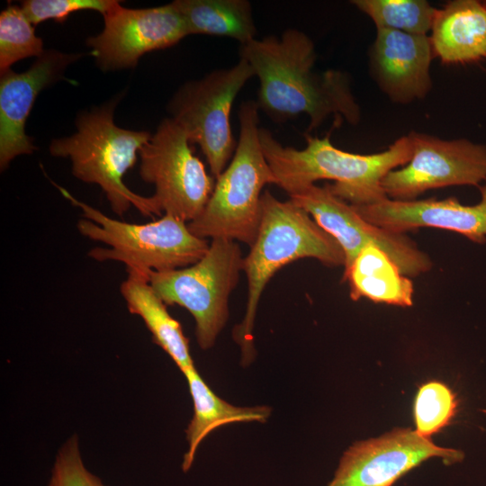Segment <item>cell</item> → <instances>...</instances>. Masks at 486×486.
<instances>
[{"label": "cell", "mask_w": 486, "mask_h": 486, "mask_svg": "<svg viewBox=\"0 0 486 486\" xmlns=\"http://www.w3.org/2000/svg\"><path fill=\"white\" fill-rule=\"evenodd\" d=\"M239 58L257 76L256 104L273 121L282 122L306 114L310 119L306 133L330 115L336 126L342 121L353 125L359 122L361 110L349 76L338 69L314 70L315 46L303 32L287 29L280 37L256 38L240 45Z\"/></svg>", "instance_id": "6da1fadb"}, {"label": "cell", "mask_w": 486, "mask_h": 486, "mask_svg": "<svg viewBox=\"0 0 486 486\" xmlns=\"http://www.w3.org/2000/svg\"><path fill=\"white\" fill-rule=\"evenodd\" d=\"M302 149L282 145L266 129L260 128L264 155L275 176L277 186L287 194L318 180L334 181L326 184L337 197L352 205H367L388 198L382 180L392 170L406 165L412 155L408 135L395 140L382 152L361 155L336 148L330 132L319 138L304 133Z\"/></svg>", "instance_id": "7a4b0ae2"}, {"label": "cell", "mask_w": 486, "mask_h": 486, "mask_svg": "<svg viewBox=\"0 0 486 486\" xmlns=\"http://www.w3.org/2000/svg\"><path fill=\"white\" fill-rule=\"evenodd\" d=\"M316 258L328 266H344L346 257L337 240L303 209L282 202L269 191L261 195L258 233L243 262L248 280V302L242 321L232 336L241 349V364L255 357L253 328L258 302L268 281L283 266L301 258Z\"/></svg>", "instance_id": "3957f363"}, {"label": "cell", "mask_w": 486, "mask_h": 486, "mask_svg": "<svg viewBox=\"0 0 486 486\" xmlns=\"http://www.w3.org/2000/svg\"><path fill=\"white\" fill-rule=\"evenodd\" d=\"M238 121L233 157L216 178L203 211L188 228L202 238H227L251 247L261 221L262 189L276 184V179L263 152L256 101L240 104Z\"/></svg>", "instance_id": "277c9868"}, {"label": "cell", "mask_w": 486, "mask_h": 486, "mask_svg": "<svg viewBox=\"0 0 486 486\" xmlns=\"http://www.w3.org/2000/svg\"><path fill=\"white\" fill-rule=\"evenodd\" d=\"M117 103L116 98L82 112L76 121V132L53 140L50 152L54 157L69 158L73 175L85 183L98 184L119 216L131 206L144 216H159L161 212L151 196L135 194L122 181L151 134L118 127L113 121Z\"/></svg>", "instance_id": "5b68a950"}, {"label": "cell", "mask_w": 486, "mask_h": 486, "mask_svg": "<svg viewBox=\"0 0 486 486\" xmlns=\"http://www.w3.org/2000/svg\"><path fill=\"white\" fill-rule=\"evenodd\" d=\"M53 184L81 210L84 219L76 223L80 234L109 246L89 251V256L97 261H119L126 269L148 274L165 272L195 264L210 247L207 239L191 232L188 223L173 215L164 214L159 220L145 224L124 222L110 218L65 188Z\"/></svg>", "instance_id": "8992f818"}, {"label": "cell", "mask_w": 486, "mask_h": 486, "mask_svg": "<svg viewBox=\"0 0 486 486\" xmlns=\"http://www.w3.org/2000/svg\"><path fill=\"white\" fill-rule=\"evenodd\" d=\"M244 257L237 241L214 238L195 264L151 272L149 284L166 305L186 309L195 320L199 346L212 347L229 319V299L236 288Z\"/></svg>", "instance_id": "52a82bcc"}, {"label": "cell", "mask_w": 486, "mask_h": 486, "mask_svg": "<svg viewBox=\"0 0 486 486\" xmlns=\"http://www.w3.org/2000/svg\"><path fill=\"white\" fill-rule=\"evenodd\" d=\"M253 76L251 66L239 58L230 68L212 70L183 84L168 104L170 118L185 131L190 143L199 145L215 179L237 147L230 125L232 104Z\"/></svg>", "instance_id": "ba28073f"}, {"label": "cell", "mask_w": 486, "mask_h": 486, "mask_svg": "<svg viewBox=\"0 0 486 486\" xmlns=\"http://www.w3.org/2000/svg\"><path fill=\"white\" fill-rule=\"evenodd\" d=\"M140 176L155 186L151 196L161 213L184 222L195 220L208 202L216 179L208 175L185 131L166 118L140 151Z\"/></svg>", "instance_id": "9c48e42d"}, {"label": "cell", "mask_w": 486, "mask_h": 486, "mask_svg": "<svg viewBox=\"0 0 486 486\" xmlns=\"http://www.w3.org/2000/svg\"><path fill=\"white\" fill-rule=\"evenodd\" d=\"M408 136L412 145L410 159L382 180V188L389 199L412 201L429 189L479 186L485 182V145L413 131Z\"/></svg>", "instance_id": "30bf717a"}, {"label": "cell", "mask_w": 486, "mask_h": 486, "mask_svg": "<svg viewBox=\"0 0 486 486\" xmlns=\"http://www.w3.org/2000/svg\"><path fill=\"white\" fill-rule=\"evenodd\" d=\"M293 202L339 244L346 257L344 270L370 244L385 251L407 276L419 275L432 267L428 255L405 233L386 230L366 221L350 203L334 195L326 185L306 186L293 196Z\"/></svg>", "instance_id": "8fae6325"}, {"label": "cell", "mask_w": 486, "mask_h": 486, "mask_svg": "<svg viewBox=\"0 0 486 486\" xmlns=\"http://www.w3.org/2000/svg\"><path fill=\"white\" fill-rule=\"evenodd\" d=\"M104 30L87 39L91 54L104 70L134 68L147 52L170 48L189 35L172 3L130 9L118 3L104 15Z\"/></svg>", "instance_id": "7c38bea8"}, {"label": "cell", "mask_w": 486, "mask_h": 486, "mask_svg": "<svg viewBox=\"0 0 486 486\" xmlns=\"http://www.w3.org/2000/svg\"><path fill=\"white\" fill-rule=\"evenodd\" d=\"M431 457L452 464L462 462L464 454L460 450L437 446L410 428H395L350 446L328 486H392Z\"/></svg>", "instance_id": "4fadbf2b"}, {"label": "cell", "mask_w": 486, "mask_h": 486, "mask_svg": "<svg viewBox=\"0 0 486 486\" xmlns=\"http://www.w3.org/2000/svg\"><path fill=\"white\" fill-rule=\"evenodd\" d=\"M82 57L45 50L22 73L11 69L0 80V167L4 170L17 156L32 154L36 147L25 133V123L39 93L63 76L67 67Z\"/></svg>", "instance_id": "5bb4252c"}, {"label": "cell", "mask_w": 486, "mask_h": 486, "mask_svg": "<svg viewBox=\"0 0 486 486\" xmlns=\"http://www.w3.org/2000/svg\"><path fill=\"white\" fill-rule=\"evenodd\" d=\"M481 200L464 205L454 197L444 200L395 201L389 198L367 205H352L366 221L386 230L406 233L418 228L457 232L472 242L486 241V180L480 186Z\"/></svg>", "instance_id": "9a60e30c"}, {"label": "cell", "mask_w": 486, "mask_h": 486, "mask_svg": "<svg viewBox=\"0 0 486 486\" xmlns=\"http://www.w3.org/2000/svg\"><path fill=\"white\" fill-rule=\"evenodd\" d=\"M434 55L428 35L377 29L369 52L370 71L392 101L409 104L424 98L431 90Z\"/></svg>", "instance_id": "2e32d148"}, {"label": "cell", "mask_w": 486, "mask_h": 486, "mask_svg": "<svg viewBox=\"0 0 486 486\" xmlns=\"http://www.w3.org/2000/svg\"><path fill=\"white\" fill-rule=\"evenodd\" d=\"M434 54L443 63H469L486 58V4L454 0L437 9L431 29Z\"/></svg>", "instance_id": "e0dca14e"}, {"label": "cell", "mask_w": 486, "mask_h": 486, "mask_svg": "<svg viewBox=\"0 0 486 486\" xmlns=\"http://www.w3.org/2000/svg\"><path fill=\"white\" fill-rule=\"evenodd\" d=\"M127 278L120 292L131 314L140 317L150 331L153 341L159 346L184 374L194 367L188 339L180 323L167 311L164 302L149 284V274L137 269H126Z\"/></svg>", "instance_id": "ac0fdd59"}, {"label": "cell", "mask_w": 486, "mask_h": 486, "mask_svg": "<svg viewBox=\"0 0 486 486\" xmlns=\"http://www.w3.org/2000/svg\"><path fill=\"white\" fill-rule=\"evenodd\" d=\"M353 301L366 298L374 302L400 307L413 304V283L403 274L393 259L382 249L367 245L350 266L344 270Z\"/></svg>", "instance_id": "d6986e66"}, {"label": "cell", "mask_w": 486, "mask_h": 486, "mask_svg": "<svg viewBox=\"0 0 486 486\" xmlns=\"http://www.w3.org/2000/svg\"><path fill=\"white\" fill-rule=\"evenodd\" d=\"M184 375L194 402V415L185 430L189 447L182 464L183 471L187 472L200 443L210 432L234 422L264 423L269 418L271 409L266 406L237 407L221 400L205 383L195 366L184 372Z\"/></svg>", "instance_id": "ffe728a7"}, {"label": "cell", "mask_w": 486, "mask_h": 486, "mask_svg": "<svg viewBox=\"0 0 486 486\" xmlns=\"http://www.w3.org/2000/svg\"><path fill=\"white\" fill-rule=\"evenodd\" d=\"M189 34L229 37L240 45L256 39V26L247 0H176Z\"/></svg>", "instance_id": "44dd1931"}, {"label": "cell", "mask_w": 486, "mask_h": 486, "mask_svg": "<svg viewBox=\"0 0 486 486\" xmlns=\"http://www.w3.org/2000/svg\"><path fill=\"white\" fill-rule=\"evenodd\" d=\"M351 4L369 16L376 29L422 35L431 32L437 11L425 0H353Z\"/></svg>", "instance_id": "7402d4cb"}, {"label": "cell", "mask_w": 486, "mask_h": 486, "mask_svg": "<svg viewBox=\"0 0 486 486\" xmlns=\"http://www.w3.org/2000/svg\"><path fill=\"white\" fill-rule=\"evenodd\" d=\"M21 6L9 4L0 14V72L23 58L41 56L43 41Z\"/></svg>", "instance_id": "603a6c76"}, {"label": "cell", "mask_w": 486, "mask_h": 486, "mask_svg": "<svg viewBox=\"0 0 486 486\" xmlns=\"http://www.w3.org/2000/svg\"><path fill=\"white\" fill-rule=\"evenodd\" d=\"M456 409V397L447 385L437 381L422 384L418 388L413 406L415 431L419 436L429 438L451 422Z\"/></svg>", "instance_id": "cb8c5ba5"}, {"label": "cell", "mask_w": 486, "mask_h": 486, "mask_svg": "<svg viewBox=\"0 0 486 486\" xmlns=\"http://www.w3.org/2000/svg\"><path fill=\"white\" fill-rule=\"evenodd\" d=\"M50 479L55 486H107L86 467L76 434L59 448Z\"/></svg>", "instance_id": "d4e9b609"}, {"label": "cell", "mask_w": 486, "mask_h": 486, "mask_svg": "<svg viewBox=\"0 0 486 486\" xmlns=\"http://www.w3.org/2000/svg\"><path fill=\"white\" fill-rule=\"evenodd\" d=\"M118 3L116 0H26L21 7L36 25L50 19L62 22L70 14L83 10L97 11L104 16Z\"/></svg>", "instance_id": "484cf974"}, {"label": "cell", "mask_w": 486, "mask_h": 486, "mask_svg": "<svg viewBox=\"0 0 486 486\" xmlns=\"http://www.w3.org/2000/svg\"><path fill=\"white\" fill-rule=\"evenodd\" d=\"M47 486H55L53 481L50 479Z\"/></svg>", "instance_id": "4316f807"}, {"label": "cell", "mask_w": 486, "mask_h": 486, "mask_svg": "<svg viewBox=\"0 0 486 486\" xmlns=\"http://www.w3.org/2000/svg\"><path fill=\"white\" fill-rule=\"evenodd\" d=\"M483 3H484V4H486V1H485V2H483Z\"/></svg>", "instance_id": "83f0119b"}]
</instances>
